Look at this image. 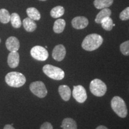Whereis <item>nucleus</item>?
<instances>
[{"label":"nucleus","mask_w":129,"mask_h":129,"mask_svg":"<svg viewBox=\"0 0 129 129\" xmlns=\"http://www.w3.org/2000/svg\"><path fill=\"white\" fill-rule=\"evenodd\" d=\"M6 46L8 50H9L10 52L17 51L20 48V43L16 37H10L6 40Z\"/></svg>","instance_id":"nucleus-11"},{"label":"nucleus","mask_w":129,"mask_h":129,"mask_svg":"<svg viewBox=\"0 0 129 129\" xmlns=\"http://www.w3.org/2000/svg\"><path fill=\"white\" fill-rule=\"evenodd\" d=\"M101 24L102 25V27L105 30H108V31L112 30L113 27L115 26V25L113 23L112 19L110 17H107L104 18L102 20Z\"/></svg>","instance_id":"nucleus-20"},{"label":"nucleus","mask_w":129,"mask_h":129,"mask_svg":"<svg viewBox=\"0 0 129 129\" xmlns=\"http://www.w3.org/2000/svg\"><path fill=\"white\" fill-rule=\"evenodd\" d=\"M114 0H94L93 4L97 9H104L112 6Z\"/></svg>","instance_id":"nucleus-15"},{"label":"nucleus","mask_w":129,"mask_h":129,"mask_svg":"<svg viewBox=\"0 0 129 129\" xmlns=\"http://www.w3.org/2000/svg\"><path fill=\"white\" fill-rule=\"evenodd\" d=\"M26 13L28 17L34 20H39L41 19V14L39 11L34 7H30L27 9Z\"/></svg>","instance_id":"nucleus-19"},{"label":"nucleus","mask_w":129,"mask_h":129,"mask_svg":"<svg viewBox=\"0 0 129 129\" xmlns=\"http://www.w3.org/2000/svg\"><path fill=\"white\" fill-rule=\"evenodd\" d=\"M19 62L20 56L17 51H12L9 53L7 58V63L11 68H15L18 67Z\"/></svg>","instance_id":"nucleus-12"},{"label":"nucleus","mask_w":129,"mask_h":129,"mask_svg":"<svg viewBox=\"0 0 129 129\" xmlns=\"http://www.w3.org/2000/svg\"><path fill=\"white\" fill-rule=\"evenodd\" d=\"M40 129H53L52 125L48 122H45L41 125Z\"/></svg>","instance_id":"nucleus-26"},{"label":"nucleus","mask_w":129,"mask_h":129,"mask_svg":"<svg viewBox=\"0 0 129 129\" xmlns=\"http://www.w3.org/2000/svg\"><path fill=\"white\" fill-rule=\"evenodd\" d=\"M30 55L34 59L40 61H45L48 59V53L46 48L36 46L30 50Z\"/></svg>","instance_id":"nucleus-7"},{"label":"nucleus","mask_w":129,"mask_h":129,"mask_svg":"<svg viewBox=\"0 0 129 129\" xmlns=\"http://www.w3.org/2000/svg\"><path fill=\"white\" fill-rule=\"evenodd\" d=\"M103 38L97 34H91L85 37L81 46L85 50L91 51L98 49L103 43Z\"/></svg>","instance_id":"nucleus-1"},{"label":"nucleus","mask_w":129,"mask_h":129,"mask_svg":"<svg viewBox=\"0 0 129 129\" xmlns=\"http://www.w3.org/2000/svg\"><path fill=\"white\" fill-rule=\"evenodd\" d=\"M59 93L64 101H68L70 99L71 91L70 88L67 85H61L59 87Z\"/></svg>","instance_id":"nucleus-13"},{"label":"nucleus","mask_w":129,"mask_h":129,"mask_svg":"<svg viewBox=\"0 0 129 129\" xmlns=\"http://www.w3.org/2000/svg\"><path fill=\"white\" fill-rule=\"evenodd\" d=\"M30 90L35 96L40 98H43L47 94V90L46 85L40 81L33 82L29 85Z\"/></svg>","instance_id":"nucleus-6"},{"label":"nucleus","mask_w":129,"mask_h":129,"mask_svg":"<svg viewBox=\"0 0 129 129\" xmlns=\"http://www.w3.org/2000/svg\"><path fill=\"white\" fill-rule=\"evenodd\" d=\"M96 129H108V128L104 126V125H99V126H98Z\"/></svg>","instance_id":"nucleus-28"},{"label":"nucleus","mask_w":129,"mask_h":129,"mask_svg":"<svg viewBox=\"0 0 129 129\" xmlns=\"http://www.w3.org/2000/svg\"><path fill=\"white\" fill-rule=\"evenodd\" d=\"M40 1H46L47 0H40Z\"/></svg>","instance_id":"nucleus-29"},{"label":"nucleus","mask_w":129,"mask_h":129,"mask_svg":"<svg viewBox=\"0 0 129 129\" xmlns=\"http://www.w3.org/2000/svg\"><path fill=\"white\" fill-rule=\"evenodd\" d=\"M43 71L47 76L55 80H61L64 78V72L62 69L51 64H46Z\"/></svg>","instance_id":"nucleus-4"},{"label":"nucleus","mask_w":129,"mask_h":129,"mask_svg":"<svg viewBox=\"0 0 129 129\" xmlns=\"http://www.w3.org/2000/svg\"><path fill=\"white\" fill-rule=\"evenodd\" d=\"M111 13H112L111 10L110 9H109L108 8L102 9L101 12L97 14L96 19H95V22L97 23H101L102 20L104 18L107 17H110Z\"/></svg>","instance_id":"nucleus-17"},{"label":"nucleus","mask_w":129,"mask_h":129,"mask_svg":"<svg viewBox=\"0 0 129 129\" xmlns=\"http://www.w3.org/2000/svg\"><path fill=\"white\" fill-rule=\"evenodd\" d=\"M111 108L118 116L121 118H125L127 115V109L125 102L121 98L115 96L111 102Z\"/></svg>","instance_id":"nucleus-3"},{"label":"nucleus","mask_w":129,"mask_h":129,"mask_svg":"<svg viewBox=\"0 0 129 129\" xmlns=\"http://www.w3.org/2000/svg\"><path fill=\"white\" fill-rule=\"evenodd\" d=\"M10 20V15L9 11L5 9L0 10V22L6 24L9 23Z\"/></svg>","instance_id":"nucleus-23"},{"label":"nucleus","mask_w":129,"mask_h":129,"mask_svg":"<svg viewBox=\"0 0 129 129\" xmlns=\"http://www.w3.org/2000/svg\"><path fill=\"white\" fill-rule=\"evenodd\" d=\"M72 26L76 29H83L88 25V20L84 16H77L74 17L71 22Z\"/></svg>","instance_id":"nucleus-10"},{"label":"nucleus","mask_w":129,"mask_h":129,"mask_svg":"<svg viewBox=\"0 0 129 129\" xmlns=\"http://www.w3.org/2000/svg\"><path fill=\"white\" fill-rule=\"evenodd\" d=\"M120 51L124 56H129V40L120 45Z\"/></svg>","instance_id":"nucleus-24"},{"label":"nucleus","mask_w":129,"mask_h":129,"mask_svg":"<svg viewBox=\"0 0 129 129\" xmlns=\"http://www.w3.org/2000/svg\"><path fill=\"white\" fill-rule=\"evenodd\" d=\"M5 81L9 86L18 88L25 84L26 78L23 74L20 72H11L6 75Z\"/></svg>","instance_id":"nucleus-2"},{"label":"nucleus","mask_w":129,"mask_h":129,"mask_svg":"<svg viewBox=\"0 0 129 129\" xmlns=\"http://www.w3.org/2000/svg\"><path fill=\"white\" fill-rule=\"evenodd\" d=\"M61 127L63 129H77V125L75 121L73 119L67 118L63 120Z\"/></svg>","instance_id":"nucleus-16"},{"label":"nucleus","mask_w":129,"mask_h":129,"mask_svg":"<svg viewBox=\"0 0 129 129\" xmlns=\"http://www.w3.org/2000/svg\"><path fill=\"white\" fill-rule=\"evenodd\" d=\"M0 43H1V39H0Z\"/></svg>","instance_id":"nucleus-30"},{"label":"nucleus","mask_w":129,"mask_h":129,"mask_svg":"<svg viewBox=\"0 0 129 129\" xmlns=\"http://www.w3.org/2000/svg\"><path fill=\"white\" fill-rule=\"evenodd\" d=\"M72 96L77 102L81 104L84 102L87 98L86 90L83 86L81 85L74 86Z\"/></svg>","instance_id":"nucleus-8"},{"label":"nucleus","mask_w":129,"mask_h":129,"mask_svg":"<svg viewBox=\"0 0 129 129\" xmlns=\"http://www.w3.org/2000/svg\"><path fill=\"white\" fill-rule=\"evenodd\" d=\"M10 21L13 27L14 28H20L22 25V22H21L20 17L17 13H13L10 15Z\"/></svg>","instance_id":"nucleus-22"},{"label":"nucleus","mask_w":129,"mask_h":129,"mask_svg":"<svg viewBox=\"0 0 129 129\" xmlns=\"http://www.w3.org/2000/svg\"><path fill=\"white\" fill-rule=\"evenodd\" d=\"M22 24L27 32H34L37 29V24L35 22V20L30 19L29 17H26L23 19Z\"/></svg>","instance_id":"nucleus-14"},{"label":"nucleus","mask_w":129,"mask_h":129,"mask_svg":"<svg viewBox=\"0 0 129 129\" xmlns=\"http://www.w3.org/2000/svg\"><path fill=\"white\" fill-rule=\"evenodd\" d=\"M66 22L64 19H59L54 22L53 25V30L56 34H60L64 30Z\"/></svg>","instance_id":"nucleus-18"},{"label":"nucleus","mask_w":129,"mask_h":129,"mask_svg":"<svg viewBox=\"0 0 129 129\" xmlns=\"http://www.w3.org/2000/svg\"><path fill=\"white\" fill-rule=\"evenodd\" d=\"M4 129H15L11 124H6L4 127Z\"/></svg>","instance_id":"nucleus-27"},{"label":"nucleus","mask_w":129,"mask_h":129,"mask_svg":"<svg viewBox=\"0 0 129 129\" xmlns=\"http://www.w3.org/2000/svg\"><path fill=\"white\" fill-rule=\"evenodd\" d=\"M66 56V48L62 44L55 46L52 51V57L54 60L60 62L63 60Z\"/></svg>","instance_id":"nucleus-9"},{"label":"nucleus","mask_w":129,"mask_h":129,"mask_svg":"<svg viewBox=\"0 0 129 129\" xmlns=\"http://www.w3.org/2000/svg\"><path fill=\"white\" fill-rule=\"evenodd\" d=\"M64 9L62 6H59L54 7L50 12V15L53 18H59L63 15Z\"/></svg>","instance_id":"nucleus-21"},{"label":"nucleus","mask_w":129,"mask_h":129,"mask_svg":"<svg viewBox=\"0 0 129 129\" xmlns=\"http://www.w3.org/2000/svg\"><path fill=\"white\" fill-rule=\"evenodd\" d=\"M120 19L121 20H127L129 19V7L125 8L121 12Z\"/></svg>","instance_id":"nucleus-25"},{"label":"nucleus","mask_w":129,"mask_h":129,"mask_svg":"<svg viewBox=\"0 0 129 129\" xmlns=\"http://www.w3.org/2000/svg\"><path fill=\"white\" fill-rule=\"evenodd\" d=\"M90 90L93 94L98 97L104 96L107 90V87L105 83L100 79H94L90 83Z\"/></svg>","instance_id":"nucleus-5"}]
</instances>
